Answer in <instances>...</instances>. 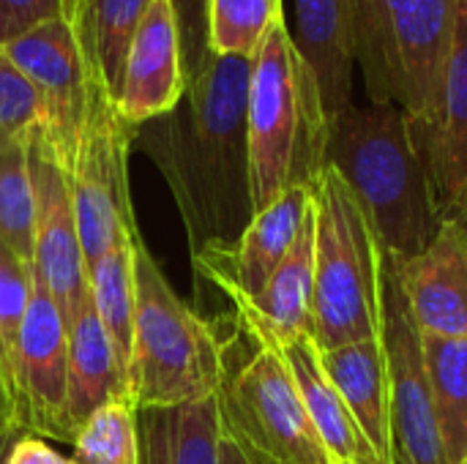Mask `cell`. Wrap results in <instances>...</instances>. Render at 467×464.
Returning <instances> with one entry per match:
<instances>
[{"label":"cell","instance_id":"6da1fadb","mask_svg":"<svg viewBox=\"0 0 467 464\" xmlns=\"http://www.w3.org/2000/svg\"><path fill=\"white\" fill-rule=\"evenodd\" d=\"M252 57L213 55L186 82L181 104L134 129L181 208L192 254L230 246L254 216L249 170Z\"/></svg>","mask_w":467,"mask_h":464},{"label":"cell","instance_id":"7a4b0ae2","mask_svg":"<svg viewBox=\"0 0 467 464\" xmlns=\"http://www.w3.org/2000/svg\"><path fill=\"white\" fill-rule=\"evenodd\" d=\"M326 164L358 200L380 249L405 260L438 232L443 213L400 107H345L331 118Z\"/></svg>","mask_w":467,"mask_h":464},{"label":"cell","instance_id":"3957f363","mask_svg":"<svg viewBox=\"0 0 467 464\" xmlns=\"http://www.w3.org/2000/svg\"><path fill=\"white\" fill-rule=\"evenodd\" d=\"M246 126L254 213L287 189L315 186L326 167L331 120L317 79L293 46L285 19L268 27L252 55Z\"/></svg>","mask_w":467,"mask_h":464},{"label":"cell","instance_id":"277c9868","mask_svg":"<svg viewBox=\"0 0 467 464\" xmlns=\"http://www.w3.org/2000/svg\"><path fill=\"white\" fill-rule=\"evenodd\" d=\"M137 306L129 358V397L137 410L178 407L219 397L227 347L167 282L145 243L134 254Z\"/></svg>","mask_w":467,"mask_h":464},{"label":"cell","instance_id":"5b68a950","mask_svg":"<svg viewBox=\"0 0 467 464\" xmlns=\"http://www.w3.org/2000/svg\"><path fill=\"white\" fill-rule=\"evenodd\" d=\"M315 290L312 342L317 350L380 339V243L342 180L326 164L312 186Z\"/></svg>","mask_w":467,"mask_h":464},{"label":"cell","instance_id":"8992f818","mask_svg":"<svg viewBox=\"0 0 467 464\" xmlns=\"http://www.w3.org/2000/svg\"><path fill=\"white\" fill-rule=\"evenodd\" d=\"M353 55L369 104L427 115L451 41L457 0H348Z\"/></svg>","mask_w":467,"mask_h":464},{"label":"cell","instance_id":"52a82bcc","mask_svg":"<svg viewBox=\"0 0 467 464\" xmlns=\"http://www.w3.org/2000/svg\"><path fill=\"white\" fill-rule=\"evenodd\" d=\"M219 413L224 435L263 464H334L285 358L268 345L227 369Z\"/></svg>","mask_w":467,"mask_h":464},{"label":"cell","instance_id":"ba28073f","mask_svg":"<svg viewBox=\"0 0 467 464\" xmlns=\"http://www.w3.org/2000/svg\"><path fill=\"white\" fill-rule=\"evenodd\" d=\"M131 145L134 126L101 88L90 104L74 159L66 167L85 265L120 243L140 238L129 186Z\"/></svg>","mask_w":467,"mask_h":464},{"label":"cell","instance_id":"9c48e42d","mask_svg":"<svg viewBox=\"0 0 467 464\" xmlns=\"http://www.w3.org/2000/svg\"><path fill=\"white\" fill-rule=\"evenodd\" d=\"M380 254V347L389 375L394 451L413 464H449L432 405L424 334L410 312L397 257L386 249Z\"/></svg>","mask_w":467,"mask_h":464},{"label":"cell","instance_id":"30bf717a","mask_svg":"<svg viewBox=\"0 0 467 464\" xmlns=\"http://www.w3.org/2000/svg\"><path fill=\"white\" fill-rule=\"evenodd\" d=\"M36 85L47 107V139L63 167L71 164L96 93L104 88L82 49L74 19H49L0 46Z\"/></svg>","mask_w":467,"mask_h":464},{"label":"cell","instance_id":"8fae6325","mask_svg":"<svg viewBox=\"0 0 467 464\" xmlns=\"http://www.w3.org/2000/svg\"><path fill=\"white\" fill-rule=\"evenodd\" d=\"M25 150H27V170H30L33 202H36L33 268L44 279L68 331L74 317L90 298L88 265L82 254L71 183L44 129H38L27 139Z\"/></svg>","mask_w":467,"mask_h":464},{"label":"cell","instance_id":"7c38bea8","mask_svg":"<svg viewBox=\"0 0 467 464\" xmlns=\"http://www.w3.org/2000/svg\"><path fill=\"white\" fill-rule=\"evenodd\" d=\"M16 427L41 440L74 443L68 424V331L33 268V295L16 350Z\"/></svg>","mask_w":467,"mask_h":464},{"label":"cell","instance_id":"4fadbf2b","mask_svg":"<svg viewBox=\"0 0 467 464\" xmlns=\"http://www.w3.org/2000/svg\"><path fill=\"white\" fill-rule=\"evenodd\" d=\"M408 131L427 170L435 205L446 216L467 180V3L457 0L435 98L424 118L408 120Z\"/></svg>","mask_w":467,"mask_h":464},{"label":"cell","instance_id":"5bb4252c","mask_svg":"<svg viewBox=\"0 0 467 464\" xmlns=\"http://www.w3.org/2000/svg\"><path fill=\"white\" fill-rule=\"evenodd\" d=\"M309 208L312 189H287L271 205L252 216L235 243L205 246L194 252V268L208 282H213L230 301L257 295L296 243Z\"/></svg>","mask_w":467,"mask_h":464},{"label":"cell","instance_id":"9a60e30c","mask_svg":"<svg viewBox=\"0 0 467 464\" xmlns=\"http://www.w3.org/2000/svg\"><path fill=\"white\" fill-rule=\"evenodd\" d=\"M183 93L186 74L175 8L170 0H150L129 41L115 104L137 129L172 112Z\"/></svg>","mask_w":467,"mask_h":464},{"label":"cell","instance_id":"2e32d148","mask_svg":"<svg viewBox=\"0 0 467 464\" xmlns=\"http://www.w3.org/2000/svg\"><path fill=\"white\" fill-rule=\"evenodd\" d=\"M397 257V254H394ZM410 312L427 336H467V230L443 216L432 241L413 257H397Z\"/></svg>","mask_w":467,"mask_h":464},{"label":"cell","instance_id":"e0dca14e","mask_svg":"<svg viewBox=\"0 0 467 464\" xmlns=\"http://www.w3.org/2000/svg\"><path fill=\"white\" fill-rule=\"evenodd\" d=\"M312 290H315V205L279 263L268 284L252 298H235L241 328L254 345H276L293 336H312Z\"/></svg>","mask_w":467,"mask_h":464},{"label":"cell","instance_id":"ac0fdd59","mask_svg":"<svg viewBox=\"0 0 467 464\" xmlns=\"http://www.w3.org/2000/svg\"><path fill=\"white\" fill-rule=\"evenodd\" d=\"M287 36L312 68L328 120L353 104V25L348 0H287Z\"/></svg>","mask_w":467,"mask_h":464},{"label":"cell","instance_id":"d6986e66","mask_svg":"<svg viewBox=\"0 0 467 464\" xmlns=\"http://www.w3.org/2000/svg\"><path fill=\"white\" fill-rule=\"evenodd\" d=\"M268 347L279 350V356L285 358L304 399V407L334 464H383L364 432L358 429V424L353 421L345 399L328 380L312 336H293Z\"/></svg>","mask_w":467,"mask_h":464},{"label":"cell","instance_id":"ffe728a7","mask_svg":"<svg viewBox=\"0 0 467 464\" xmlns=\"http://www.w3.org/2000/svg\"><path fill=\"white\" fill-rule=\"evenodd\" d=\"M320 364L345 399L353 421L375 449L378 459L391 464L394 459V438H391V397H389V375L386 356L380 339H364L353 345H342L334 350H317Z\"/></svg>","mask_w":467,"mask_h":464},{"label":"cell","instance_id":"44dd1931","mask_svg":"<svg viewBox=\"0 0 467 464\" xmlns=\"http://www.w3.org/2000/svg\"><path fill=\"white\" fill-rule=\"evenodd\" d=\"M123 397H129L126 369L88 298L68 328V424L74 435L99 407Z\"/></svg>","mask_w":467,"mask_h":464},{"label":"cell","instance_id":"7402d4cb","mask_svg":"<svg viewBox=\"0 0 467 464\" xmlns=\"http://www.w3.org/2000/svg\"><path fill=\"white\" fill-rule=\"evenodd\" d=\"M222 413L219 397L140 410V457L137 464H222Z\"/></svg>","mask_w":467,"mask_h":464},{"label":"cell","instance_id":"603a6c76","mask_svg":"<svg viewBox=\"0 0 467 464\" xmlns=\"http://www.w3.org/2000/svg\"><path fill=\"white\" fill-rule=\"evenodd\" d=\"M148 5L150 0H79L74 25L99 82L112 98L120 90L129 41Z\"/></svg>","mask_w":467,"mask_h":464},{"label":"cell","instance_id":"cb8c5ba5","mask_svg":"<svg viewBox=\"0 0 467 464\" xmlns=\"http://www.w3.org/2000/svg\"><path fill=\"white\" fill-rule=\"evenodd\" d=\"M438 432L449 464L467 462V336L443 339L424 334Z\"/></svg>","mask_w":467,"mask_h":464},{"label":"cell","instance_id":"d4e9b609","mask_svg":"<svg viewBox=\"0 0 467 464\" xmlns=\"http://www.w3.org/2000/svg\"><path fill=\"white\" fill-rule=\"evenodd\" d=\"M137 241H126L96 263L88 265V287L96 314L118 353L120 366L129 377V358H131V336H134V306H137V279H134V254Z\"/></svg>","mask_w":467,"mask_h":464},{"label":"cell","instance_id":"484cf974","mask_svg":"<svg viewBox=\"0 0 467 464\" xmlns=\"http://www.w3.org/2000/svg\"><path fill=\"white\" fill-rule=\"evenodd\" d=\"M77 464H137L140 410L129 397L99 407L74 435Z\"/></svg>","mask_w":467,"mask_h":464},{"label":"cell","instance_id":"4316f807","mask_svg":"<svg viewBox=\"0 0 467 464\" xmlns=\"http://www.w3.org/2000/svg\"><path fill=\"white\" fill-rule=\"evenodd\" d=\"M285 0H208V46L213 55L252 57Z\"/></svg>","mask_w":467,"mask_h":464},{"label":"cell","instance_id":"83f0119b","mask_svg":"<svg viewBox=\"0 0 467 464\" xmlns=\"http://www.w3.org/2000/svg\"><path fill=\"white\" fill-rule=\"evenodd\" d=\"M0 241L25 263H33L36 202L25 145L0 150Z\"/></svg>","mask_w":467,"mask_h":464},{"label":"cell","instance_id":"f1b7e54d","mask_svg":"<svg viewBox=\"0 0 467 464\" xmlns=\"http://www.w3.org/2000/svg\"><path fill=\"white\" fill-rule=\"evenodd\" d=\"M33 295V263H25L14 249L0 241V366L16 391V350L22 323ZM16 402V397H14Z\"/></svg>","mask_w":467,"mask_h":464},{"label":"cell","instance_id":"f546056e","mask_svg":"<svg viewBox=\"0 0 467 464\" xmlns=\"http://www.w3.org/2000/svg\"><path fill=\"white\" fill-rule=\"evenodd\" d=\"M38 129H47L44 98L0 49V150L27 145Z\"/></svg>","mask_w":467,"mask_h":464},{"label":"cell","instance_id":"4dcf8cb0","mask_svg":"<svg viewBox=\"0 0 467 464\" xmlns=\"http://www.w3.org/2000/svg\"><path fill=\"white\" fill-rule=\"evenodd\" d=\"M175 8L181 49H183V74L186 82L194 79L211 57L208 46V0H170Z\"/></svg>","mask_w":467,"mask_h":464},{"label":"cell","instance_id":"1f68e13d","mask_svg":"<svg viewBox=\"0 0 467 464\" xmlns=\"http://www.w3.org/2000/svg\"><path fill=\"white\" fill-rule=\"evenodd\" d=\"M77 0H0V46L49 19H74Z\"/></svg>","mask_w":467,"mask_h":464},{"label":"cell","instance_id":"d6a6232c","mask_svg":"<svg viewBox=\"0 0 467 464\" xmlns=\"http://www.w3.org/2000/svg\"><path fill=\"white\" fill-rule=\"evenodd\" d=\"M3 464H77L74 457H63L55 449H49L41 438L19 432L5 454Z\"/></svg>","mask_w":467,"mask_h":464},{"label":"cell","instance_id":"836d02e7","mask_svg":"<svg viewBox=\"0 0 467 464\" xmlns=\"http://www.w3.org/2000/svg\"><path fill=\"white\" fill-rule=\"evenodd\" d=\"M19 432L16 427V402H14V394H11V386L5 380V372L0 366V440Z\"/></svg>","mask_w":467,"mask_h":464},{"label":"cell","instance_id":"e575fe53","mask_svg":"<svg viewBox=\"0 0 467 464\" xmlns=\"http://www.w3.org/2000/svg\"><path fill=\"white\" fill-rule=\"evenodd\" d=\"M219 462L222 464H263L260 459H254L246 449H241L233 438L222 435L219 443Z\"/></svg>","mask_w":467,"mask_h":464},{"label":"cell","instance_id":"d590c367","mask_svg":"<svg viewBox=\"0 0 467 464\" xmlns=\"http://www.w3.org/2000/svg\"><path fill=\"white\" fill-rule=\"evenodd\" d=\"M446 216H449V219H454V222H460V224L467 230V180H465V186H462V191L457 194L454 205L446 211Z\"/></svg>","mask_w":467,"mask_h":464},{"label":"cell","instance_id":"8d00e7d4","mask_svg":"<svg viewBox=\"0 0 467 464\" xmlns=\"http://www.w3.org/2000/svg\"><path fill=\"white\" fill-rule=\"evenodd\" d=\"M16 435H19V432H16ZM16 435H11V438L0 446V464H3V459H5V454H8V449H11V443H14V438H16Z\"/></svg>","mask_w":467,"mask_h":464},{"label":"cell","instance_id":"74e56055","mask_svg":"<svg viewBox=\"0 0 467 464\" xmlns=\"http://www.w3.org/2000/svg\"><path fill=\"white\" fill-rule=\"evenodd\" d=\"M391 464H413V462H410L405 454H397V451H394V459H391Z\"/></svg>","mask_w":467,"mask_h":464},{"label":"cell","instance_id":"f35d334b","mask_svg":"<svg viewBox=\"0 0 467 464\" xmlns=\"http://www.w3.org/2000/svg\"><path fill=\"white\" fill-rule=\"evenodd\" d=\"M14 435H16V432H14ZM8 438H11V435H8ZM8 438H3V440H0V446H3V443H5V440H8Z\"/></svg>","mask_w":467,"mask_h":464},{"label":"cell","instance_id":"ab89813d","mask_svg":"<svg viewBox=\"0 0 467 464\" xmlns=\"http://www.w3.org/2000/svg\"><path fill=\"white\" fill-rule=\"evenodd\" d=\"M77 3H79V0H77ZM77 8H79V5H77ZM74 19H77V16H74Z\"/></svg>","mask_w":467,"mask_h":464},{"label":"cell","instance_id":"60d3db41","mask_svg":"<svg viewBox=\"0 0 467 464\" xmlns=\"http://www.w3.org/2000/svg\"><path fill=\"white\" fill-rule=\"evenodd\" d=\"M460 3H467V0H460Z\"/></svg>","mask_w":467,"mask_h":464},{"label":"cell","instance_id":"b9f144b4","mask_svg":"<svg viewBox=\"0 0 467 464\" xmlns=\"http://www.w3.org/2000/svg\"><path fill=\"white\" fill-rule=\"evenodd\" d=\"M465 464H467V462H465Z\"/></svg>","mask_w":467,"mask_h":464}]
</instances>
